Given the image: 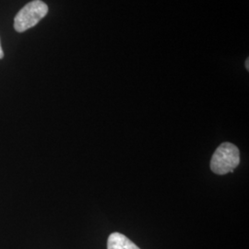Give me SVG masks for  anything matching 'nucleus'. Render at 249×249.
<instances>
[{"mask_svg":"<svg viewBox=\"0 0 249 249\" xmlns=\"http://www.w3.org/2000/svg\"><path fill=\"white\" fill-rule=\"evenodd\" d=\"M240 163V152L238 148L230 142L221 144L213 153L211 160V169L216 175L223 176L233 173Z\"/></svg>","mask_w":249,"mask_h":249,"instance_id":"nucleus-1","label":"nucleus"},{"mask_svg":"<svg viewBox=\"0 0 249 249\" xmlns=\"http://www.w3.org/2000/svg\"><path fill=\"white\" fill-rule=\"evenodd\" d=\"M48 13V7L42 0H34L20 9L14 18V29L23 33L36 26Z\"/></svg>","mask_w":249,"mask_h":249,"instance_id":"nucleus-2","label":"nucleus"},{"mask_svg":"<svg viewBox=\"0 0 249 249\" xmlns=\"http://www.w3.org/2000/svg\"><path fill=\"white\" fill-rule=\"evenodd\" d=\"M107 249H141L120 232H113L107 240Z\"/></svg>","mask_w":249,"mask_h":249,"instance_id":"nucleus-3","label":"nucleus"},{"mask_svg":"<svg viewBox=\"0 0 249 249\" xmlns=\"http://www.w3.org/2000/svg\"><path fill=\"white\" fill-rule=\"evenodd\" d=\"M4 57V53H3V49L1 46V42H0V59H2Z\"/></svg>","mask_w":249,"mask_h":249,"instance_id":"nucleus-4","label":"nucleus"},{"mask_svg":"<svg viewBox=\"0 0 249 249\" xmlns=\"http://www.w3.org/2000/svg\"><path fill=\"white\" fill-rule=\"evenodd\" d=\"M246 68H247V70L249 71V59L248 58L247 59V61H246Z\"/></svg>","mask_w":249,"mask_h":249,"instance_id":"nucleus-5","label":"nucleus"}]
</instances>
